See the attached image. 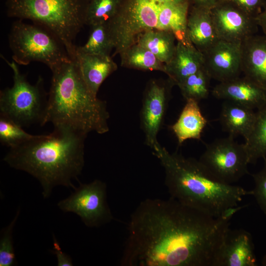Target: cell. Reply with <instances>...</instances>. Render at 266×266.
I'll use <instances>...</instances> for the list:
<instances>
[{"instance_id":"ffe728a7","label":"cell","mask_w":266,"mask_h":266,"mask_svg":"<svg viewBox=\"0 0 266 266\" xmlns=\"http://www.w3.org/2000/svg\"><path fill=\"white\" fill-rule=\"evenodd\" d=\"M254 109L226 100L223 103L219 120L223 130L234 137L242 135L245 139L255 122L256 113Z\"/></svg>"},{"instance_id":"d6a6232c","label":"cell","mask_w":266,"mask_h":266,"mask_svg":"<svg viewBox=\"0 0 266 266\" xmlns=\"http://www.w3.org/2000/svg\"><path fill=\"white\" fill-rule=\"evenodd\" d=\"M256 20L258 26L261 27L266 36V7L256 17Z\"/></svg>"},{"instance_id":"1f68e13d","label":"cell","mask_w":266,"mask_h":266,"mask_svg":"<svg viewBox=\"0 0 266 266\" xmlns=\"http://www.w3.org/2000/svg\"><path fill=\"white\" fill-rule=\"evenodd\" d=\"M53 250L52 251L57 257L58 266H72L73 263L70 257L64 252L55 236H53Z\"/></svg>"},{"instance_id":"f1b7e54d","label":"cell","mask_w":266,"mask_h":266,"mask_svg":"<svg viewBox=\"0 0 266 266\" xmlns=\"http://www.w3.org/2000/svg\"><path fill=\"white\" fill-rule=\"evenodd\" d=\"M19 212L20 210L18 209L10 224L1 230L0 239V266H12L16 263L12 231Z\"/></svg>"},{"instance_id":"277c9868","label":"cell","mask_w":266,"mask_h":266,"mask_svg":"<svg viewBox=\"0 0 266 266\" xmlns=\"http://www.w3.org/2000/svg\"><path fill=\"white\" fill-rule=\"evenodd\" d=\"M52 77L43 125L66 126L87 134L109 131V114L106 102L89 89L74 59L51 69Z\"/></svg>"},{"instance_id":"836d02e7","label":"cell","mask_w":266,"mask_h":266,"mask_svg":"<svg viewBox=\"0 0 266 266\" xmlns=\"http://www.w3.org/2000/svg\"><path fill=\"white\" fill-rule=\"evenodd\" d=\"M196 3V6L203 7L211 9L222 0H193Z\"/></svg>"},{"instance_id":"5bb4252c","label":"cell","mask_w":266,"mask_h":266,"mask_svg":"<svg viewBox=\"0 0 266 266\" xmlns=\"http://www.w3.org/2000/svg\"><path fill=\"white\" fill-rule=\"evenodd\" d=\"M251 234L244 229H229L216 256L213 266H256Z\"/></svg>"},{"instance_id":"d6986e66","label":"cell","mask_w":266,"mask_h":266,"mask_svg":"<svg viewBox=\"0 0 266 266\" xmlns=\"http://www.w3.org/2000/svg\"><path fill=\"white\" fill-rule=\"evenodd\" d=\"M187 32L192 44L202 53L218 38L215 31L211 9L196 6L188 13Z\"/></svg>"},{"instance_id":"d4e9b609","label":"cell","mask_w":266,"mask_h":266,"mask_svg":"<svg viewBox=\"0 0 266 266\" xmlns=\"http://www.w3.org/2000/svg\"><path fill=\"white\" fill-rule=\"evenodd\" d=\"M90 27L87 42L83 46H77L76 49L87 54L110 56L114 45L108 23L97 24Z\"/></svg>"},{"instance_id":"4dcf8cb0","label":"cell","mask_w":266,"mask_h":266,"mask_svg":"<svg viewBox=\"0 0 266 266\" xmlns=\"http://www.w3.org/2000/svg\"><path fill=\"white\" fill-rule=\"evenodd\" d=\"M248 15L256 18L262 11L265 4L264 0H230Z\"/></svg>"},{"instance_id":"f546056e","label":"cell","mask_w":266,"mask_h":266,"mask_svg":"<svg viewBox=\"0 0 266 266\" xmlns=\"http://www.w3.org/2000/svg\"><path fill=\"white\" fill-rule=\"evenodd\" d=\"M264 159L263 168L259 172L252 174L254 182L252 195L254 197L260 208L266 215V158Z\"/></svg>"},{"instance_id":"ba28073f","label":"cell","mask_w":266,"mask_h":266,"mask_svg":"<svg viewBox=\"0 0 266 266\" xmlns=\"http://www.w3.org/2000/svg\"><path fill=\"white\" fill-rule=\"evenodd\" d=\"M0 56L13 71V84L0 91V115L22 128L37 123L43 126L48 94L44 89L42 77L39 76L35 84H31L14 61L10 62Z\"/></svg>"},{"instance_id":"e575fe53","label":"cell","mask_w":266,"mask_h":266,"mask_svg":"<svg viewBox=\"0 0 266 266\" xmlns=\"http://www.w3.org/2000/svg\"><path fill=\"white\" fill-rule=\"evenodd\" d=\"M261 263L262 266H266V254L263 257Z\"/></svg>"},{"instance_id":"603a6c76","label":"cell","mask_w":266,"mask_h":266,"mask_svg":"<svg viewBox=\"0 0 266 266\" xmlns=\"http://www.w3.org/2000/svg\"><path fill=\"white\" fill-rule=\"evenodd\" d=\"M256 113L253 127L244 143L249 164L266 158V103Z\"/></svg>"},{"instance_id":"484cf974","label":"cell","mask_w":266,"mask_h":266,"mask_svg":"<svg viewBox=\"0 0 266 266\" xmlns=\"http://www.w3.org/2000/svg\"><path fill=\"white\" fill-rule=\"evenodd\" d=\"M123 0H89L85 25L89 26L109 22L117 14Z\"/></svg>"},{"instance_id":"cb8c5ba5","label":"cell","mask_w":266,"mask_h":266,"mask_svg":"<svg viewBox=\"0 0 266 266\" xmlns=\"http://www.w3.org/2000/svg\"><path fill=\"white\" fill-rule=\"evenodd\" d=\"M122 66L143 71H161L166 72L165 64L152 52L136 43L119 54Z\"/></svg>"},{"instance_id":"52a82bcc","label":"cell","mask_w":266,"mask_h":266,"mask_svg":"<svg viewBox=\"0 0 266 266\" xmlns=\"http://www.w3.org/2000/svg\"><path fill=\"white\" fill-rule=\"evenodd\" d=\"M22 20L13 23L8 35L12 58L17 64L39 62L51 70L71 59L65 44L53 32L41 25L29 24Z\"/></svg>"},{"instance_id":"6da1fadb","label":"cell","mask_w":266,"mask_h":266,"mask_svg":"<svg viewBox=\"0 0 266 266\" xmlns=\"http://www.w3.org/2000/svg\"><path fill=\"white\" fill-rule=\"evenodd\" d=\"M243 206L214 217L170 198L147 199L131 215L123 266H213L230 220Z\"/></svg>"},{"instance_id":"3957f363","label":"cell","mask_w":266,"mask_h":266,"mask_svg":"<svg viewBox=\"0 0 266 266\" xmlns=\"http://www.w3.org/2000/svg\"><path fill=\"white\" fill-rule=\"evenodd\" d=\"M152 150L165 172L170 197L208 215L219 217L237 207L252 190L222 183L214 178L199 160L170 153L160 143Z\"/></svg>"},{"instance_id":"5b68a950","label":"cell","mask_w":266,"mask_h":266,"mask_svg":"<svg viewBox=\"0 0 266 266\" xmlns=\"http://www.w3.org/2000/svg\"><path fill=\"white\" fill-rule=\"evenodd\" d=\"M188 13V0H123L117 14L108 23L114 55L135 43L140 34L150 30L171 32L177 41L192 44L187 32Z\"/></svg>"},{"instance_id":"9c48e42d","label":"cell","mask_w":266,"mask_h":266,"mask_svg":"<svg viewBox=\"0 0 266 266\" xmlns=\"http://www.w3.org/2000/svg\"><path fill=\"white\" fill-rule=\"evenodd\" d=\"M233 137L229 135L207 144L199 160L214 178L228 184L249 173V163L244 144L238 143Z\"/></svg>"},{"instance_id":"7c38bea8","label":"cell","mask_w":266,"mask_h":266,"mask_svg":"<svg viewBox=\"0 0 266 266\" xmlns=\"http://www.w3.org/2000/svg\"><path fill=\"white\" fill-rule=\"evenodd\" d=\"M210 9L218 39L242 42L256 34L258 27L256 18L234 4L220 2Z\"/></svg>"},{"instance_id":"e0dca14e","label":"cell","mask_w":266,"mask_h":266,"mask_svg":"<svg viewBox=\"0 0 266 266\" xmlns=\"http://www.w3.org/2000/svg\"><path fill=\"white\" fill-rule=\"evenodd\" d=\"M82 77L96 96L103 82L117 69L110 56L87 54L76 49L74 58Z\"/></svg>"},{"instance_id":"7402d4cb","label":"cell","mask_w":266,"mask_h":266,"mask_svg":"<svg viewBox=\"0 0 266 266\" xmlns=\"http://www.w3.org/2000/svg\"><path fill=\"white\" fill-rule=\"evenodd\" d=\"M177 41L171 32L150 30L140 34L136 43L145 48L165 64H167L173 57Z\"/></svg>"},{"instance_id":"4fadbf2b","label":"cell","mask_w":266,"mask_h":266,"mask_svg":"<svg viewBox=\"0 0 266 266\" xmlns=\"http://www.w3.org/2000/svg\"><path fill=\"white\" fill-rule=\"evenodd\" d=\"M203 54L204 67L211 78L223 82L240 76L242 42L218 39Z\"/></svg>"},{"instance_id":"30bf717a","label":"cell","mask_w":266,"mask_h":266,"mask_svg":"<svg viewBox=\"0 0 266 266\" xmlns=\"http://www.w3.org/2000/svg\"><path fill=\"white\" fill-rule=\"evenodd\" d=\"M78 182L74 192L58 203L59 208L76 214L88 227H99L110 222L113 217L107 202L106 184L98 179L88 184Z\"/></svg>"},{"instance_id":"4316f807","label":"cell","mask_w":266,"mask_h":266,"mask_svg":"<svg viewBox=\"0 0 266 266\" xmlns=\"http://www.w3.org/2000/svg\"><path fill=\"white\" fill-rule=\"evenodd\" d=\"M211 79L203 66L197 72L188 77L178 86L186 100L192 99L199 102L208 97Z\"/></svg>"},{"instance_id":"9a60e30c","label":"cell","mask_w":266,"mask_h":266,"mask_svg":"<svg viewBox=\"0 0 266 266\" xmlns=\"http://www.w3.org/2000/svg\"><path fill=\"white\" fill-rule=\"evenodd\" d=\"M216 98L258 109L266 103V91L244 76L220 82L211 91Z\"/></svg>"},{"instance_id":"8992f818","label":"cell","mask_w":266,"mask_h":266,"mask_svg":"<svg viewBox=\"0 0 266 266\" xmlns=\"http://www.w3.org/2000/svg\"><path fill=\"white\" fill-rule=\"evenodd\" d=\"M89 0H6L7 15L31 20L53 32L65 44L71 58L75 57L74 40L85 25Z\"/></svg>"},{"instance_id":"7a4b0ae2","label":"cell","mask_w":266,"mask_h":266,"mask_svg":"<svg viewBox=\"0 0 266 266\" xmlns=\"http://www.w3.org/2000/svg\"><path fill=\"white\" fill-rule=\"evenodd\" d=\"M49 134L34 137L10 148L3 160L10 167L35 178L42 188L44 198L53 189L64 186L75 189L84 166V142L87 134L66 126L54 127Z\"/></svg>"},{"instance_id":"44dd1931","label":"cell","mask_w":266,"mask_h":266,"mask_svg":"<svg viewBox=\"0 0 266 266\" xmlns=\"http://www.w3.org/2000/svg\"><path fill=\"white\" fill-rule=\"evenodd\" d=\"M186 100L178 119L171 126L180 145L188 139L200 140L201 133L207 123L202 114L199 102L192 99Z\"/></svg>"},{"instance_id":"83f0119b","label":"cell","mask_w":266,"mask_h":266,"mask_svg":"<svg viewBox=\"0 0 266 266\" xmlns=\"http://www.w3.org/2000/svg\"><path fill=\"white\" fill-rule=\"evenodd\" d=\"M36 135L26 132L22 127L11 119L0 115V141L12 148L33 138Z\"/></svg>"},{"instance_id":"8fae6325","label":"cell","mask_w":266,"mask_h":266,"mask_svg":"<svg viewBox=\"0 0 266 266\" xmlns=\"http://www.w3.org/2000/svg\"><path fill=\"white\" fill-rule=\"evenodd\" d=\"M174 85L169 78L164 82L152 80L145 89L140 112V123L145 143L152 149L159 143L157 135L164 122L170 90Z\"/></svg>"},{"instance_id":"2e32d148","label":"cell","mask_w":266,"mask_h":266,"mask_svg":"<svg viewBox=\"0 0 266 266\" xmlns=\"http://www.w3.org/2000/svg\"><path fill=\"white\" fill-rule=\"evenodd\" d=\"M242 72L266 91V36L254 34L242 42Z\"/></svg>"},{"instance_id":"ac0fdd59","label":"cell","mask_w":266,"mask_h":266,"mask_svg":"<svg viewBox=\"0 0 266 266\" xmlns=\"http://www.w3.org/2000/svg\"><path fill=\"white\" fill-rule=\"evenodd\" d=\"M165 65V73L174 85L178 86L203 67V54L193 44L177 41L174 55Z\"/></svg>"}]
</instances>
